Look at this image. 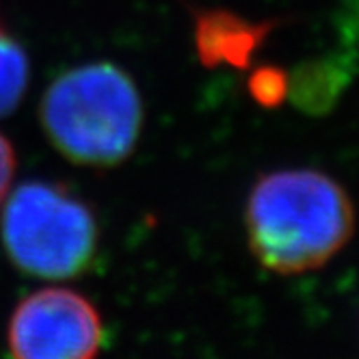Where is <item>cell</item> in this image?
Here are the masks:
<instances>
[{"instance_id":"1","label":"cell","mask_w":359,"mask_h":359,"mask_svg":"<svg viewBox=\"0 0 359 359\" xmlns=\"http://www.w3.org/2000/svg\"><path fill=\"white\" fill-rule=\"evenodd\" d=\"M355 203L336 177L310 167L258 175L245 203L247 245L277 275L323 269L351 243Z\"/></svg>"},{"instance_id":"2","label":"cell","mask_w":359,"mask_h":359,"mask_svg":"<svg viewBox=\"0 0 359 359\" xmlns=\"http://www.w3.org/2000/svg\"><path fill=\"white\" fill-rule=\"evenodd\" d=\"M57 151L83 167H115L137 147L143 104L135 81L113 63L74 67L50 85L39 109Z\"/></svg>"},{"instance_id":"3","label":"cell","mask_w":359,"mask_h":359,"mask_svg":"<svg viewBox=\"0 0 359 359\" xmlns=\"http://www.w3.org/2000/svg\"><path fill=\"white\" fill-rule=\"evenodd\" d=\"M5 251L22 271L41 279L87 273L100 245L97 219L87 201L63 184L31 180L13 191L0 221Z\"/></svg>"},{"instance_id":"4","label":"cell","mask_w":359,"mask_h":359,"mask_svg":"<svg viewBox=\"0 0 359 359\" xmlns=\"http://www.w3.org/2000/svg\"><path fill=\"white\" fill-rule=\"evenodd\" d=\"M104 325L97 307L72 288H41L22 299L7 327L11 359H97Z\"/></svg>"},{"instance_id":"5","label":"cell","mask_w":359,"mask_h":359,"mask_svg":"<svg viewBox=\"0 0 359 359\" xmlns=\"http://www.w3.org/2000/svg\"><path fill=\"white\" fill-rule=\"evenodd\" d=\"M277 24V20H249L229 9L197 11L193 22L197 59L210 69H245Z\"/></svg>"},{"instance_id":"6","label":"cell","mask_w":359,"mask_h":359,"mask_svg":"<svg viewBox=\"0 0 359 359\" xmlns=\"http://www.w3.org/2000/svg\"><path fill=\"white\" fill-rule=\"evenodd\" d=\"M29 87V57L22 46L0 29V117L11 115Z\"/></svg>"},{"instance_id":"7","label":"cell","mask_w":359,"mask_h":359,"mask_svg":"<svg viewBox=\"0 0 359 359\" xmlns=\"http://www.w3.org/2000/svg\"><path fill=\"white\" fill-rule=\"evenodd\" d=\"M247 89L260 107L277 109L290 93V74L277 65H260L251 72Z\"/></svg>"},{"instance_id":"8","label":"cell","mask_w":359,"mask_h":359,"mask_svg":"<svg viewBox=\"0 0 359 359\" xmlns=\"http://www.w3.org/2000/svg\"><path fill=\"white\" fill-rule=\"evenodd\" d=\"M13 173H15V151L11 141L0 135V201L5 199L9 193V187L13 182Z\"/></svg>"}]
</instances>
